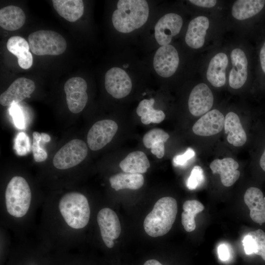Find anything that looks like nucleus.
<instances>
[{
    "mask_svg": "<svg viewBox=\"0 0 265 265\" xmlns=\"http://www.w3.org/2000/svg\"><path fill=\"white\" fill-rule=\"evenodd\" d=\"M35 88L33 80L20 78L14 81L7 89L0 96V103L3 106H10L18 104L29 97Z\"/></svg>",
    "mask_w": 265,
    "mask_h": 265,
    "instance_id": "14",
    "label": "nucleus"
},
{
    "mask_svg": "<svg viewBox=\"0 0 265 265\" xmlns=\"http://www.w3.org/2000/svg\"><path fill=\"white\" fill-rule=\"evenodd\" d=\"M218 254L219 259L223 261L228 260L230 256L229 246L225 243L220 244L218 247Z\"/></svg>",
    "mask_w": 265,
    "mask_h": 265,
    "instance_id": "37",
    "label": "nucleus"
},
{
    "mask_svg": "<svg viewBox=\"0 0 265 265\" xmlns=\"http://www.w3.org/2000/svg\"><path fill=\"white\" fill-rule=\"evenodd\" d=\"M52 2L58 14L69 22H76L83 14L84 4L82 0H53Z\"/></svg>",
    "mask_w": 265,
    "mask_h": 265,
    "instance_id": "24",
    "label": "nucleus"
},
{
    "mask_svg": "<svg viewBox=\"0 0 265 265\" xmlns=\"http://www.w3.org/2000/svg\"><path fill=\"white\" fill-rule=\"evenodd\" d=\"M155 100L153 98L144 99L138 104L136 112L141 117V122L145 125L159 123L165 118V115L161 110L155 109L153 107Z\"/></svg>",
    "mask_w": 265,
    "mask_h": 265,
    "instance_id": "29",
    "label": "nucleus"
},
{
    "mask_svg": "<svg viewBox=\"0 0 265 265\" xmlns=\"http://www.w3.org/2000/svg\"><path fill=\"white\" fill-rule=\"evenodd\" d=\"M26 15L19 7L9 5L0 10V26L6 30L20 28L25 24Z\"/></svg>",
    "mask_w": 265,
    "mask_h": 265,
    "instance_id": "23",
    "label": "nucleus"
},
{
    "mask_svg": "<svg viewBox=\"0 0 265 265\" xmlns=\"http://www.w3.org/2000/svg\"><path fill=\"white\" fill-rule=\"evenodd\" d=\"M224 128L227 134L228 142L236 147L243 145L247 136L240 123L238 116L234 112L228 113L225 118Z\"/></svg>",
    "mask_w": 265,
    "mask_h": 265,
    "instance_id": "21",
    "label": "nucleus"
},
{
    "mask_svg": "<svg viewBox=\"0 0 265 265\" xmlns=\"http://www.w3.org/2000/svg\"><path fill=\"white\" fill-rule=\"evenodd\" d=\"M109 181L116 191L125 188L136 190L143 186L144 179L141 174L121 172L111 176Z\"/></svg>",
    "mask_w": 265,
    "mask_h": 265,
    "instance_id": "27",
    "label": "nucleus"
},
{
    "mask_svg": "<svg viewBox=\"0 0 265 265\" xmlns=\"http://www.w3.org/2000/svg\"><path fill=\"white\" fill-rule=\"evenodd\" d=\"M56 210L61 223L69 231L77 233L89 223L88 200L80 192L71 191L63 194L57 203Z\"/></svg>",
    "mask_w": 265,
    "mask_h": 265,
    "instance_id": "1",
    "label": "nucleus"
},
{
    "mask_svg": "<svg viewBox=\"0 0 265 265\" xmlns=\"http://www.w3.org/2000/svg\"><path fill=\"white\" fill-rule=\"evenodd\" d=\"M210 167L213 174L220 175L221 183L226 187L234 184L240 176V172L238 170V163L231 158L215 159L211 163Z\"/></svg>",
    "mask_w": 265,
    "mask_h": 265,
    "instance_id": "17",
    "label": "nucleus"
},
{
    "mask_svg": "<svg viewBox=\"0 0 265 265\" xmlns=\"http://www.w3.org/2000/svg\"><path fill=\"white\" fill-rule=\"evenodd\" d=\"M28 136L24 132H19L14 139V149L19 156H25L30 151Z\"/></svg>",
    "mask_w": 265,
    "mask_h": 265,
    "instance_id": "32",
    "label": "nucleus"
},
{
    "mask_svg": "<svg viewBox=\"0 0 265 265\" xmlns=\"http://www.w3.org/2000/svg\"><path fill=\"white\" fill-rule=\"evenodd\" d=\"M259 59L261 68L264 73H265V41L261 48Z\"/></svg>",
    "mask_w": 265,
    "mask_h": 265,
    "instance_id": "39",
    "label": "nucleus"
},
{
    "mask_svg": "<svg viewBox=\"0 0 265 265\" xmlns=\"http://www.w3.org/2000/svg\"><path fill=\"white\" fill-rule=\"evenodd\" d=\"M244 201L250 210V216L255 222L265 223V197L257 187L248 188L244 195Z\"/></svg>",
    "mask_w": 265,
    "mask_h": 265,
    "instance_id": "19",
    "label": "nucleus"
},
{
    "mask_svg": "<svg viewBox=\"0 0 265 265\" xmlns=\"http://www.w3.org/2000/svg\"><path fill=\"white\" fill-rule=\"evenodd\" d=\"M179 64V56L176 48L171 45L160 47L156 52L153 65L160 76L168 78L176 71Z\"/></svg>",
    "mask_w": 265,
    "mask_h": 265,
    "instance_id": "10",
    "label": "nucleus"
},
{
    "mask_svg": "<svg viewBox=\"0 0 265 265\" xmlns=\"http://www.w3.org/2000/svg\"><path fill=\"white\" fill-rule=\"evenodd\" d=\"M204 179L203 169L201 166L196 165L191 171L186 182V186L190 190L195 189L204 182Z\"/></svg>",
    "mask_w": 265,
    "mask_h": 265,
    "instance_id": "34",
    "label": "nucleus"
},
{
    "mask_svg": "<svg viewBox=\"0 0 265 265\" xmlns=\"http://www.w3.org/2000/svg\"><path fill=\"white\" fill-rule=\"evenodd\" d=\"M105 86L108 93L113 97L121 99L130 93L132 82L129 76L124 70L113 67L105 75Z\"/></svg>",
    "mask_w": 265,
    "mask_h": 265,
    "instance_id": "11",
    "label": "nucleus"
},
{
    "mask_svg": "<svg viewBox=\"0 0 265 265\" xmlns=\"http://www.w3.org/2000/svg\"><path fill=\"white\" fill-rule=\"evenodd\" d=\"M213 104V96L209 86L204 83L196 85L191 90L188 101L191 114L199 116L209 112Z\"/></svg>",
    "mask_w": 265,
    "mask_h": 265,
    "instance_id": "13",
    "label": "nucleus"
},
{
    "mask_svg": "<svg viewBox=\"0 0 265 265\" xmlns=\"http://www.w3.org/2000/svg\"><path fill=\"white\" fill-rule=\"evenodd\" d=\"M177 211V203L174 198L167 196L158 200L144 219L145 232L154 238L166 234L175 221Z\"/></svg>",
    "mask_w": 265,
    "mask_h": 265,
    "instance_id": "3",
    "label": "nucleus"
},
{
    "mask_svg": "<svg viewBox=\"0 0 265 265\" xmlns=\"http://www.w3.org/2000/svg\"><path fill=\"white\" fill-rule=\"evenodd\" d=\"M8 50L18 58V64L24 69H28L33 63V57L29 51V43L26 39L19 36L10 37L6 43Z\"/></svg>",
    "mask_w": 265,
    "mask_h": 265,
    "instance_id": "22",
    "label": "nucleus"
},
{
    "mask_svg": "<svg viewBox=\"0 0 265 265\" xmlns=\"http://www.w3.org/2000/svg\"><path fill=\"white\" fill-rule=\"evenodd\" d=\"M209 25L207 17L200 16L193 19L188 24L185 36L187 45L195 49L203 47Z\"/></svg>",
    "mask_w": 265,
    "mask_h": 265,
    "instance_id": "18",
    "label": "nucleus"
},
{
    "mask_svg": "<svg viewBox=\"0 0 265 265\" xmlns=\"http://www.w3.org/2000/svg\"><path fill=\"white\" fill-rule=\"evenodd\" d=\"M189 1L196 6L205 8L213 7L217 2L215 0H190Z\"/></svg>",
    "mask_w": 265,
    "mask_h": 265,
    "instance_id": "38",
    "label": "nucleus"
},
{
    "mask_svg": "<svg viewBox=\"0 0 265 265\" xmlns=\"http://www.w3.org/2000/svg\"><path fill=\"white\" fill-rule=\"evenodd\" d=\"M265 5L264 0H236L232 7V15L237 20H244L258 14Z\"/></svg>",
    "mask_w": 265,
    "mask_h": 265,
    "instance_id": "25",
    "label": "nucleus"
},
{
    "mask_svg": "<svg viewBox=\"0 0 265 265\" xmlns=\"http://www.w3.org/2000/svg\"><path fill=\"white\" fill-rule=\"evenodd\" d=\"M87 84L79 77L69 79L64 84V91L69 110L73 113L81 112L88 101Z\"/></svg>",
    "mask_w": 265,
    "mask_h": 265,
    "instance_id": "8",
    "label": "nucleus"
},
{
    "mask_svg": "<svg viewBox=\"0 0 265 265\" xmlns=\"http://www.w3.org/2000/svg\"><path fill=\"white\" fill-rule=\"evenodd\" d=\"M183 19L176 13H168L160 18L155 26V37L160 45H169L183 26Z\"/></svg>",
    "mask_w": 265,
    "mask_h": 265,
    "instance_id": "12",
    "label": "nucleus"
},
{
    "mask_svg": "<svg viewBox=\"0 0 265 265\" xmlns=\"http://www.w3.org/2000/svg\"><path fill=\"white\" fill-rule=\"evenodd\" d=\"M33 143L32 150L34 159L35 161L39 162L45 160L48 157L46 151L40 146L41 143V133L34 132L32 134Z\"/></svg>",
    "mask_w": 265,
    "mask_h": 265,
    "instance_id": "33",
    "label": "nucleus"
},
{
    "mask_svg": "<svg viewBox=\"0 0 265 265\" xmlns=\"http://www.w3.org/2000/svg\"><path fill=\"white\" fill-rule=\"evenodd\" d=\"M30 50L37 55H58L67 47L66 41L60 34L52 30H39L28 36Z\"/></svg>",
    "mask_w": 265,
    "mask_h": 265,
    "instance_id": "5",
    "label": "nucleus"
},
{
    "mask_svg": "<svg viewBox=\"0 0 265 265\" xmlns=\"http://www.w3.org/2000/svg\"><path fill=\"white\" fill-rule=\"evenodd\" d=\"M88 148L80 139H75L62 146L55 154L53 162L58 169L73 167L81 162L87 156Z\"/></svg>",
    "mask_w": 265,
    "mask_h": 265,
    "instance_id": "6",
    "label": "nucleus"
},
{
    "mask_svg": "<svg viewBox=\"0 0 265 265\" xmlns=\"http://www.w3.org/2000/svg\"><path fill=\"white\" fill-rule=\"evenodd\" d=\"M113 13L112 22L115 28L122 33H129L141 27L149 16V6L145 0H119Z\"/></svg>",
    "mask_w": 265,
    "mask_h": 265,
    "instance_id": "2",
    "label": "nucleus"
},
{
    "mask_svg": "<svg viewBox=\"0 0 265 265\" xmlns=\"http://www.w3.org/2000/svg\"><path fill=\"white\" fill-rule=\"evenodd\" d=\"M118 128L117 124L112 120H103L96 122L87 134L89 148L92 151H97L105 147L111 141Z\"/></svg>",
    "mask_w": 265,
    "mask_h": 265,
    "instance_id": "9",
    "label": "nucleus"
},
{
    "mask_svg": "<svg viewBox=\"0 0 265 265\" xmlns=\"http://www.w3.org/2000/svg\"><path fill=\"white\" fill-rule=\"evenodd\" d=\"M97 221L103 242L108 248H112L114 240L121 233V225L117 215L111 209L104 208L98 212Z\"/></svg>",
    "mask_w": 265,
    "mask_h": 265,
    "instance_id": "7",
    "label": "nucleus"
},
{
    "mask_svg": "<svg viewBox=\"0 0 265 265\" xmlns=\"http://www.w3.org/2000/svg\"><path fill=\"white\" fill-rule=\"evenodd\" d=\"M242 244L246 254H255L265 261V232L262 230L249 232L244 237Z\"/></svg>",
    "mask_w": 265,
    "mask_h": 265,
    "instance_id": "28",
    "label": "nucleus"
},
{
    "mask_svg": "<svg viewBox=\"0 0 265 265\" xmlns=\"http://www.w3.org/2000/svg\"><path fill=\"white\" fill-rule=\"evenodd\" d=\"M143 265H162L156 260L150 259L146 261Z\"/></svg>",
    "mask_w": 265,
    "mask_h": 265,
    "instance_id": "40",
    "label": "nucleus"
},
{
    "mask_svg": "<svg viewBox=\"0 0 265 265\" xmlns=\"http://www.w3.org/2000/svg\"><path fill=\"white\" fill-rule=\"evenodd\" d=\"M260 165L262 169L265 171V149L262 154L260 160Z\"/></svg>",
    "mask_w": 265,
    "mask_h": 265,
    "instance_id": "41",
    "label": "nucleus"
},
{
    "mask_svg": "<svg viewBox=\"0 0 265 265\" xmlns=\"http://www.w3.org/2000/svg\"><path fill=\"white\" fill-rule=\"evenodd\" d=\"M225 117L217 109H212L201 116L192 127L193 132L200 136H211L220 132L224 126Z\"/></svg>",
    "mask_w": 265,
    "mask_h": 265,
    "instance_id": "15",
    "label": "nucleus"
},
{
    "mask_svg": "<svg viewBox=\"0 0 265 265\" xmlns=\"http://www.w3.org/2000/svg\"><path fill=\"white\" fill-rule=\"evenodd\" d=\"M124 172L142 174L146 172L150 163L146 154L140 151L129 153L119 163Z\"/></svg>",
    "mask_w": 265,
    "mask_h": 265,
    "instance_id": "26",
    "label": "nucleus"
},
{
    "mask_svg": "<svg viewBox=\"0 0 265 265\" xmlns=\"http://www.w3.org/2000/svg\"><path fill=\"white\" fill-rule=\"evenodd\" d=\"M195 153L193 149L188 148L186 151L182 155L175 156L173 159V163L175 166H184L187 161L195 156Z\"/></svg>",
    "mask_w": 265,
    "mask_h": 265,
    "instance_id": "36",
    "label": "nucleus"
},
{
    "mask_svg": "<svg viewBox=\"0 0 265 265\" xmlns=\"http://www.w3.org/2000/svg\"><path fill=\"white\" fill-rule=\"evenodd\" d=\"M183 208L182 224L186 231L192 232L196 228L195 217L197 213L204 210V206L197 200H188L184 202Z\"/></svg>",
    "mask_w": 265,
    "mask_h": 265,
    "instance_id": "30",
    "label": "nucleus"
},
{
    "mask_svg": "<svg viewBox=\"0 0 265 265\" xmlns=\"http://www.w3.org/2000/svg\"><path fill=\"white\" fill-rule=\"evenodd\" d=\"M9 111L15 127L20 130L25 129L26 118L21 107L17 104H13L10 106Z\"/></svg>",
    "mask_w": 265,
    "mask_h": 265,
    "instance_id": "35",
    "label": "nucleus"
},
{
    "mask_svg": "<svg viewBox=\"0 0 265 265\" xmlns=\"http://www.w3.org/2000/svg\"><path fill=\"white\" fill-rule=\"evenodd\" d=\"M228 64V56L224 53H218L211 59L206 76L208 80L212 86L220 87L225 84L226 69Z\"/></svg>",
    "mask_w": 265,
    "mask_h": 265,
    "instance_id": "20",
    "label": "nucleus"
},
{
    "mask_svg": "<svg viewBox=\"0 0 265 265\" xmlns=\"http://www.w3.org/2000/svg\"><path fill=\"white\" fill-rule=\"evenodd\" d=\"M41 139L44 142H48L51 140V137L50 135L46 133L42 132L41 133Z\"/></svg>",
    "mask_w": 265,
    "mask_h": 265,
    "instance_id": "42",
    "label": "nucleus"
},
{
    "mask_svg": "<svg viewBox=\"0 0 265 265\" xmlns=\"http://www.w3.org/2000/svg\"><path fill=\"white\" fill-rule=\"evenodd\" d=\"M169 136L166 132L161 129H153L144 134L143 137V144L146 148L151 150L164 147V143Z\"/></svg>",
    "mask_w": 265,
    "mask_h": 265,
    "instance_id": "31",
    "label": "nucleus"
},
{
    "mask_svg": "<svg viewBox=\"0 0 265 265\" xmlns=\"http://www.w3.org/2000/svg\"><path fill=\"white\" fill-rule=\"evenodd\" d=\"M232 68L229 74L231 87L238 89L245 83L248 75V61L244 52L240 49H234L231 53Z\"/></svg>",
    "mask_w": 265,
    "mask_h": 265,
    "instance_id": "16",
    "label": "nucleus"
},
{
    "mask_svg": "<svg viewBox=\"0 0 265 265\" xmlns=\"http://www.w3.org/2000/svg\"><path fill=\"white\" fill-rule=\"evenodd\" d=\"M32 193L26 180L22 176H14L6 187L4 206L7 214L15 220L26 217L32 204Z\"/></svg>",
    "mask_w": 265,
    "mask_h": 265,
    "instance_id": "4",
    "label": "nucleus"
}]
</instances>
